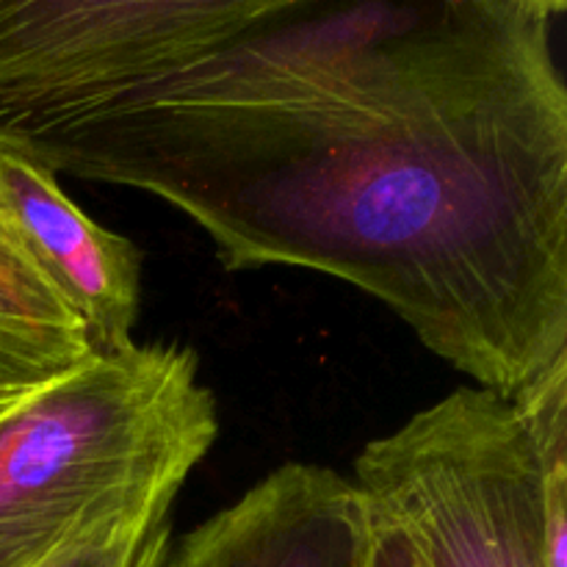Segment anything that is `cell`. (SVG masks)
Returning <instances> with one entry per match:
<instances>
[{"label":"cell","mask_w":567,"mask_h":567,"mask_svg":"<svg viewBox=\"0 0 567 567\" xmlns=\"http://www.w3.org/2000/svg\"><path fill=\"white\" fill-rule=\"evenodd\" d=\"M371 507L338 471L286 463L188 532L166 567H369Z\"/></svg>","instance_id":"8992f818"},{"label":"cell","mask_w":567,"mask_h":567,"mask_svg":"<svg viewBox=\"0 0 567 567\" xmlns=\"http://www.w3.org/2000/svg\"><path fill=\"white\" fill-rule=\"evenodd\" d=\"M509 404L535 457L546 567H567V354L520 388Z\"/></svg>","instance_id":"ba28073f"},{"label":"cell","mask_w":567,"mask_h":567,"mask_svg":"<svg viewBox=\"0 0 567 567\" xmlns=\"http://www.w3.org/2000/svg\"><path fill=\"white\" fill-rule=\"evenodd\" d=\"M0 142L175 205L227 271L371 293L504 399L567 354V89L507 0H291Z\"/></svg>","instance_id":"6da1fadb"},{"label":"cell","mask_w":567,"mask_h":567,"mask_svg":"<svg viewBox=\"0 0 567 567\" xmlns=\"http://www.w3.org/2000/svg\"><path fill=\"white\" fill-rule=\"evenodd\" d=\"M0 219L81 319L94 354L133 343L142 308L136 244L83 214L53 169L6 142H0Z\"/></svg>","instance_id":"5b68a950"},{"label":"cell","mask_w":567,"mask_h":567,"mask_svg":"<svg viewBox=\"0 0 567 567\" xmlns=\"http://www.w3.org/2000/svg\"><path fill=\"white\" fill-rule=\"evenodd\" d=\"M291 0H0V133L169 72Z\"/></svg>","instance_id":"277c9868"},{"label":"cell","mask_w":567,"mask_h":567,"mask_svg":"<svg viewBox=\"0 0 567 567\" xmlns=\"http://www.w3.org/2000/svg\"><path fill=\"white\" fill-rule=\"evenodd\" d=\"M216 435L194 349L92 354L0 415V567H37L114 515L175 504Z\"/></svg>","instance_id":"7a4b0ae2"},{"label":"cell","mask_w":567,"mask_h":567,"mask_svg":"<svg viewBox=\"0 0 567 567\" xmlns=\"http://www.w3.org/2000/svg\"><path fill=\"white\" fill-rule=\"evenodd\" d=\"M369 502V498H365ZM371 507V551L369 567H421L419 554H415L413 543L408 540L402 529L388 518L385 513Z\"/></svg>","instance_id":"30bf717a"},{"label":"cell","mask_w":567,"mask_h":567,"mask_svg":"<svg viewBox=\"0 0 567 567\" xmlns=\"http://www.w3.org/2000/svg\"><path fill=\"white\" fill-rule=\"evenodd\" d=\"M354 485L421 567H546L537 468L509 399L463 385L363 446Z\"/></svg>","instance_id":"3957f363"},{"label":"cell","mask_w":567,"mask_h":567,"mask_svg":"<svg viewBox=\"0 0 567 567\" xmlns=\"http://www.w3.org/2000/svg\"><path fill=\"white\" fill-rule=\"evenodd\" d=\"M175 504L122 513L92 526L37 567H166Z\"/></svg>","instance_id":"9c48e42d"},{"label":"cell","mask_w":567,"mask_h":567,"mask_svg":"<svg viewBox=\"0 0 567 567\" xmlns=\"http://www.w3.org/2000/svg\"><path fill=\"white\" fill-rule=\"evenodd\" d=\"M507 3H513L515 9L526 11V14L537 17V20H548V22L567 9V0H507Z\"/></svg>","instance_id":"8fae6325"},{"label":"cell","mask_w":567,"mask_h":567,"mask_svg":"<svg viewBox=\"0 0 567 567\" xmlns=\"http://www.w3.org/2000/svg\"><path fill=\"white\" fill-rule=\"evenodd\" d=\"M92 354L81 319L0 219V415Z\"/></svg>","instance_id":"52a82bcc"}]
</instances>
